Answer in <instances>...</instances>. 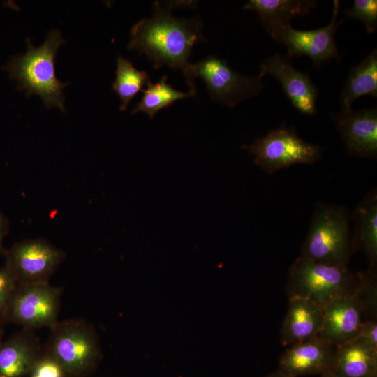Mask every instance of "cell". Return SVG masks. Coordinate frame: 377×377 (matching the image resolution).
I'll return each mask as SVG.
<instances>
[{"label":"cell","mask_w":377,"mask_h":377,"mask_svg":"<svg viewBox=\"0 0 377 377\" xmlns=\"http://www.w3.org/2000/svg\"><path fill=\"white\" fill-rule=\"evenodd\" d=\"M174 5L155 1L152 16L140 20L131 27L127 47L146 56L155 68L168 66L181 70L189 91L196 94L189 57L193 47L206 40L202 32L203 23L199 16L189 19L174 17L170 13Z\"/></svg>","instance_id":"cell-1"},{"label":"cell","mask_w":377,"mask_h":377,"mask_svg":"<svg viewBox=\"0 0 377 377\" xmlns=\"http://www.w3.org/2000/svg\"><path fill=\"white\" fill-rule=\"evenodd\" d=\"M64 42L57 30L49 31L38 47L27 38V53L13 57L6 67L10 77L17 82V89L25 91L27 96L37 94L46 108L57 107L62 112H65L63 89L70 83L57 78L54 64L57 50Z\"/></svg>","instance_id":"cell-2"},{"label":"cell","mask_w":377,"mask_h":377,"mask_svg":"<svg viewBox=\"0 0 377 377\" xmlns=\"http://www.w3.org/2000/svg\"><path fill=\"white\" fill-rule=\"evenodd\" d=\"M348 209L319 202L314 209L301 256L338 266H348L355 252L350 232Z\"/></svg>","instance_id":"cell-3"},{"label":"cell","mask_w":377,"mask_h":377,"mask_svg":"<svg viewBox=\"0 0 377 377\" xmlns=\"http://www.w3.org/2000/svg\"><path fill=\"white\" fill-rule=\"evenodd\" d=\"M358 274L348 266H338L297 257L290 267L286 292L288 297L308 299L323 307L338 297L354 292Z\"/></svg>","instance_id":"cell-4"},{"label":"cell","mask_w":377,"mask_h":377,"mask_svg":"<svg viewBox=\"0 0 377 377\" xmlns=\"http://www.w3.org/2000/svg\"><path fill=\"white\" fill-rule=\"evenodd\" d=\"M242 148L254 156V163L268 174L295 164L313 163L320 159L322 150L319 145L302 139L286 122Z\"/></svg>","instance_id":"cell-5"},{"label":"cell","mask_w":377,"mask_h":377,"mask_svg":"<svg viewBox=\"0 0 377 377\" xmlns=\"http://www.w3.org/2000/svg\"><path fill=\"white\" fill-rule=\"evenodd\" d=\"M47 342L48 356L63 373L79 374L91 367L101 356L98 336L86 323L69 320L52 326Z\"/></svg>","instance_id":"cell-6"},{"label":"cell","mask_w":377,"mask_h":377,"mask_svg":"<svg viewBox=\"0 0 377 377\" xmlns=\"http://www.w3.org/2000/svg\"><path fill=\"white\" fill-rule=\"evenodd\" d=\"M192 73L195 80H203L212 100L229 108L257 96L265 88L262 78L258 75L239 73L226 60L214 55L193 64Z\"/></svg>","instance_id":"cell-7"},{"label":"cell","mask_w":377,"mask_h":377,"mask_svg":"<svg viewBox=\"0 0 377 377\" xmlns=\"http://www.w3.org/2000/svg\"><path fill=\"white\" fill-rule=\"evenodd\" d=\"M61 290L48 282L17 283L3 312L27 328L52 327L57 323Z\"/></svg>","instance_id":"cell-8"},{"label":"cell","mask_w":377,"mask_h":377,"mask_svg":"<svg viewBox=\"0 0 377 377\" xmlns=\"http://www.w3.org/2000/svg\"><path fill=\"white\" fill-rule=\"evenodd\" d=\"M339 9V1L334 0L330 22L322 28L300 31L286 24L276 27L269 34L274 40L287 47L286 55L290 59L294 57L308 56L313 66L318 68L332 58L340 60L334 37L345 20L338 19Z\"/></svg>","instance_id":"cell-9"},{"label":"cell","mask_w":377,"mask_h":377,"mask_svg":"<svg viewBox=\"0 0 377 377\" xmlns=\"http://www.w3.org/2000/svg\"><path fill=\"white\" fill-rule=\"evenodd\" d=\"M6 257L17 283H33L48 282L64 253L46 240L32 239L15 244Z\"/></svg>","instance_id":"cell-10"},{"label":"cell","mask_w":377,"mask_h":377,"mask_svg":"<svg viewBox=\"0 0 377 377\" xmlns=\"http://www.w3.org/2000/svg\"><path fill=\"white\" fill-rule=\"evenodd\" d=\"M266 74L277 80L292 105L301 114L313 116L316 112L318 89L309 74L296 69L287 55L276 53L260 64L258 77Z\"/></svg>","instance_id":"cell-11"},{"label":"cell","mask_w":377,"mask_h":377,"mask_svg":"<svg viewBox=\"0 0 377 377\" xmlns=\"http://www.w3.org/2000/svg\"><path fill=\"white\" fill-rule=\"evenodd\" d=\"M337 346L319 337L290 346L281 355L276 371L286 377H300L330 371Z\"/></svg>","instance_id":"cell-12"},{"label":"cell","mask_w":377,"mask_h":377,"mask_svg":"<svg viewBox=\"0 0 377 377\" xmlns=\"http://www.w3.org/2000/svg\"><path fill=\"white\" fill-rule=\"evenodd\" d=\"M323 309V325L318 337L336 346L357 338L364 314L357 288L328 302Z\"/></svg>","instance_id":"cell-13"},{"label":"cell","mask_w":377,"mask_h":377,"mask_svg":"<svg viewBox=\"0 0 377 377\" xmlns=\"http://www.w3.org/2000/svg\"><path fill=\"white\" fill-rule=\"evenodd\" d=\"M334 120L348 154L376 158V108L341 112L335 116Z\"/></svg>","instance_id":"cell-14"},{"label":"cell","mask_w":377,"mask_h":377,"mask_svg":"<svg viewBox=\"0 0 377 377\" xmlns=\"http://www.w3.org/2000/svg\"><path fill=\"white\" fill-rule=\"evenodd\" d=\"M323 309L305 298H288V307L280 330V340L283 346L305 341L319 334L323 325Z\"/></svg>","instance_id":"cell-15"},{"label":"cell","mask_w":377,"mask_h":377,"mask_svg":"<svg viewBox=\"0 0 377 377\" xmlns=\"http://www.w3.org/2000/svg\"><path fill=\"white\" fill-rule=\"evenodd\" d=\"M354 221L352 242L355 251H362L369 267H377V190L372 188L359 202L351 214Z\"/></svg>","instance_id":"cell-16"},{"label":"cell","mask_w":377,"mask_h":377,"mask_svg":"<svg viewBox=\"0 0 377 377\" xmlns=\"http://www.w3.org/2000/svg\"><path fill=\"white\" fill-rule=\"evenodd\" d=\"M330 371L337 377H377V348L359 339L337 346Z\"/></svg>","instance_id":"cell-17"},{"label":"cell","mask_w":377,"mask_h":377,"mask_svg":"<svg viewBox=\"0 0 377 377\" xmlns=\"http://www.w3.org/2000/svg\"><path fill=\"white\" fill-rule=\"evenodd\" d=\"M316 7L315 0H249L243 9L256 12L269 34L276 27L290 24L295 17L309 15Z\"/></svg>","instance_id":"cell-18"},{"label":"cell","mask_w":377,"mask_h":377,"mask_svg":"<svg viewBox=\"0 0 377 377\" xmlns=\"http://www.w3.org/2000/svg\"><path fill=\"white\" fill-rule=\"evenodd\" d=\"M365 95L377 97L376 48L350 69L340 96L341 112L351 110L353 103Z\"/></svg>","instance_id":"cell-19"},{"label":"cell","mask_w":377,"mask_h":377,"mask_svg":"<svg viewBox=\"0 0 377 377\" xmlns=\"http://www.w3.org/2000/svg\"><path fill=\"white\" fill-rule=\"evenodd\" d=\"M36 340L31 334L17 335L0 346V377H20L36 363Z\"/></svg>","instance_id":"cell-20"},{"label":"cell","mask_w":377,"mask_h":377,"mask_svg":"<svg viewBox=\"0 0 377 377\" xmlns=\"http://www.w3.org/2000/svg\"><path fill=\"white\" fill-rule=\"evenodd\" d=\"M168 77L163 75L156 83L151 82L147 84V89H143L141 100L131 111L132 114L145 112L150 119L163 108L170 107L176 101L196 96L191 91L182 92L175 89L167 82Z\"/></svg>","instance_id":"cell-21"},{"label":"cell","mask_w":377,"mask_h":377,"mask_svg":"<svg viewBox=\"0 0 377 377\" xmlns=\"http://www.w3.org/2000/svg\"><path fill=\"white\" fill-rule=\"evenodd\" d=\"M115 74L112 89L121 100L120 110L124 111L135 96L143 91L144 85L151 82V79L145 71L135 68L131 61L121 56L117 57Z\"/></svg>","instance_id":"cell-22"},{"label":"cell","mask_w":377,"mask_h":377,"mask_svg":"<svg viewBox=\"0 0 377 377\" xmlns=\"http://www.w3.org/2000/svg\"><path fill=\"white\" fill-rule=\"evenodd\" d=\"M357 292L364 309V320L377 318V272L376 268L358 272Z\"/></svg>","instance_id":"cell-23"},{"label":"cell","mask_w":377,"mask_h":377,"mask_svg":"<svg viewBox=\"0 0 377 377\" xmlns=\"http://www.w3.org/2000/svg\"><path fill=\"white\" fill-rule=\"evenodd\" d=\"M349 20H357L363 23L368 34H374L377 28V1L355 0L350 8L343 10Z\"/></svg>","instance_id":"cell-24"},{"label":"cell","mask_w":377,"mask_h":377,"mask_svg":"<svg viewBox=\"0 0 377 377\" xmlns=\"http://www.w3.org/2000/svg\"><path fill=\"white\" fill-rule=\"evenodd\" d=\"M17 282L10 269L6 266L0 267V312H3Z\"/></svg>","instance_id":"cell-25"},{"label":"cell","mask_w":377,"mask_h":377,"mask_svg":"<svg viewBox=\"0 0 377 377\" xmlns=\"http://www.w3.org/2000/svg\"><path fill=\"white\" fill-rule=\"evenodd\" d=\"M60 365L48 355L37 360L31 369V377H62Z\"/></svg>","instance_id":"cell-26"},{"label":"cell","mask_w":377,"mask_h":377,"mask_svg":"<svg viewBox=\"0 0 377 377\" xmlns=\"http://www.w3.org/2000/svg\"><path fill=\"white\" fill-rule=\"evenodd\" d=\"M357 339H359L368 345L377 348L376 320H364L360 326Z\"/></svg>","instance_id":"cell-27"},{"label":"cell","mask_w":377,"mask_h":377,"mask_svg":"<svg viewBox=\"0 0 377 377\" xmlns=\"http://www.w3.org/2000/svg\"><path fill=\"white\" fill-rule=\"evenodd\" d=\"M8 230V221L0 212V251L3 249V241Z\"/></svg>","instance_id":"cell-28"},{"label":"cell","mask_w":377,"mask_h":377,"mask_svg":"<svg viewBox=\"0 0 377 377\" xmlns=\"http://www.w3.org/2000/svg\"><path fill=\"white\" fill-rule=\"evenodd\" d=\"M263 377H286V376L280 374L279 373H278L277 371H275L274 372H272V373H269V374L265 375Z\"/></svg>","instance_id":"cell-29"},{"label":"cell","mask_w":377,"mask_h":377,"mask_svg":"<svg viewBox=\"0 0 377 377\" xmlns=\"http://www.w3.org/2000/svg\"><path fill=\"white\" fill-rule=\"evenodd\" d=\"M321 377H337V376L334 375L330 371H328L322 374Z\"/></svg>","instance_id":"cell-30"},{"label":"cell","mask_w":377,"mask_h":377,"mask_svg":"<svg viewBox=\"0 0 377 377\" xmlns=\"http://www.w3.org/2000/svg\"><path fill=\"white\" fill-rule=\"evenodd\" d=\"M1 332H0V346H1Z\"/></svg>","instance_id":"cell-31"}]
</instances>
